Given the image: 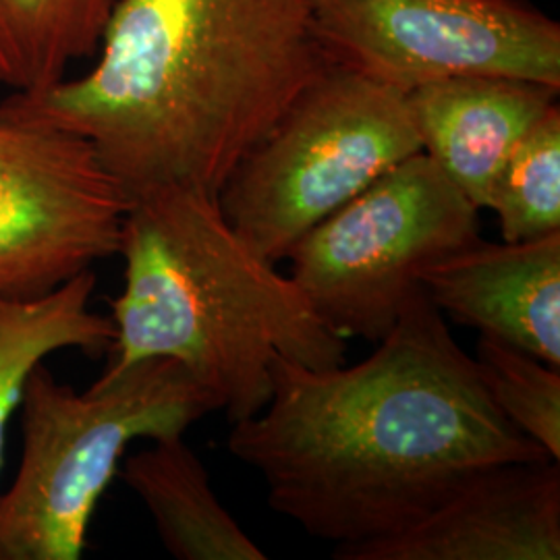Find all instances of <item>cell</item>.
Returning <instances> with one entry per match:
<instances>
[{"label":"cell","mask_w":560,"mask_h":560,"mask_svg":"<svg viewBox=\"0 0 560 560\" xmlns=\"http://www.w3.org/2000/svg\"><path fill=\"white\" fill-rule=\"evenodd\" d=\"M229 451L275 513L332 550L411 525L488 465L550 459L497 409L423 289L360 363L277 360L272 397L233 423Z\"/></svg>","instance_id":"6da1fadb"},{"label":"cell","mask_w":560,"mask_h":560,"mask_svg":"<svg viewBox=\"0 0 560 560\" xmlns=\"http://www.w3.org/2000/svg\"><path fill=\"white\" fill-rule=\"evenodd\" d=\"M94 67L0 101V119L90 141L133 200L219 198L243 156L328 67L310 0H119Z\"/></svg>","instance_id":"7a4b0ae2"},{"label":"cell","mask_w":560,"mask_h":560,"mask_svg":"<svg viewBox=\"0 0 560 560\" xmlns=\"http://www.w3.org/2000/svg\"><path fill=\"white\" fill-rule=\"evenodd\" d=\"M119 256L125 284L110 301L115 340L102 376L177 361L235 423L268 405L280 358L305 368L345 363L347 340L241 237L217 198L179 187L133 198Z\"/></svg>","instance_id":"3957f363"},{"label":"cell","mask_w":560,"mask_h":560,"mask_svg":"<svg viewBox=\"0 0 560 560\" xmlns=\"http://www.w3.org/2000/svg\"><path fill=\"white\" fill-rule=\"evenodd\" d=\"M20 407V469L0 492V560L81 559L129 444L185 434L219 411L200 382L164 358L101 376L85 393L40 361Z\"/></svg>","instance_id":"277c9868"},{"label":"cell","mask_w":560,"mask_h":560,"mask_svg":"<svg viewBox=\"0 0 560 560\" xmlns=\"http://www.w3.org/2000/svg\"><path fill=\"white\" fill-rule=\"evenodd\" d=\"M418 152L405 92L328 65L243 156L217 201L241 237L279 264L307 231Z\"/></svg>","instance_id":"5b68a950"},{"label":"cell","mask_w":560,"mask_h":560,"mask_svg":"<svg viewBox=\"0 0 560 560\" xmlns=\"http://www.w3.org/2000/svg\"><path fill=\"white\" fill-rule=\"evenodd\" d=\"M478 208L418 152L374 180L289 252V277L340 339L376 345L420 291L421 272L478 240Z\"/></svg>","instance_id":"8992f818"},{"label":"cell","mask_w":560,"mask_h":560,"mask_svg":"<svg viewBox=\"0 0 560 560\" xmlns=\"http://www.w3.org/2000/svg\"><path fill=\"white\" fill-rule=\"evenodd\" d=\"M328 65L409 92L457 75L560 90V23L527 0H310Z\"/></svg>","instance_id":"52a82bcc"},{"label":"cell","mask_w":560,"mask_h":560,"mask_svg":"<svg viewBox=\"0 0 560 560\" xmlns=\"http://www.w3.org/2000/svg\"><path fill=\"white\" fill-rule=\"evenodd\" d=\"M129 203L90 141L0 119V300H38L119 254Z\"/></svg>","instance_id":"ba28073f"},{"label":"cell","mask_w":560,"mask_h":560,"mask_svg":"<svg viewBox=\"0 0 560 560\" xmlns=\"http://www.w3.org/2000/svg\"><path fill=\"white\" fill-rule=\"evenodd\" d=\"M332 559L559 560V460L488 465L411 525Z\"/></svg>","instance_id":"9c48e42d"},{"label":"cell","mask_w":560,"mask_h":560,"mask_svg":"<svg viewBox=\"0 0 560 560\" xmlns=\"http://www.w3.org/2000/svg\"><path fill=\"white\" fill-rule=\"evenodd\" d=\"M420 284L446 320L560 368V231L517 243L478 237L432 261Z\"/></svg>","instance_id":"30bf717a"},{"label":"cell","mask_w":560,"mask_h":560,"mask_svg":"<svg viewBox=\"0 0 560 560\" xmlns=\"http://www.w3.org/2000/svg\"><path fill=\"white\" fill-rule=\"evenodd\" d=\"M559 92L538 81L457 75L409 90L407 104L421 152L481 210L490 208L502 166Z\"/></svg>","instance_id":"8fae6325"},{"label":"cell","mask_w":560,"mask_h":560,"mask_svg":"<svg viewBox=\"0 0 560 560\" xmlns=\"http://www.w3.org/2000/svg\"><path fill=\"white\" fill-rule=\"evenodd\" d=\"M150 442L125 459L119 476L148 509L173 559H268L219 501L206 465L183 434Z\"/></svg>","instance_id":"7c38bea8"},{"label":"cell","mask_w":560,"mask_h":560,"mask_svg":"<svg viewBox=\"0 0 560 560\" xmlns=\"http://www.w3.org/2000/svg\"><path fill=\"white\" fill-rule=\"evenodd\" d=\"M94 289L96 275L85 270L38 300H0V469L7 428L34 368L62 349L90 358L110 351L115 324L90 310Z\"/></svg>","instance_id":"4fadbf2b"},{"label":"cell","mask_w":560,"mask_h":560,"mask_svg":"<svg viewBox=\"0 0 560 560\" xmlns=\"http://www.w3.org/2000/svg\"><path fill=\"white\" fill-rule=\"evenodd\" d=\"M119 0H0V85L36 94L96 57Z\"/></svg>","instance_id":"5bb4252c"},{"label":"cell","mask_w":560,"mask_h":560,"mask_svg":"<svg viewBox=\"0 0 560 560\" xmlns=\"http://www.w3.org/2000/svg\"><path fill=\"white\" fill-rule=\"evenodd\" d=\"M502 241L560 231V106L552 104L517 143L494 185L490 208Z\"/></svg>","instance_id":"9a60e30c"},{"label":"cell","mask_w":560,"mask_h":560,"mask_svg":"<svg viewBox=\"0 0 560 560\" xmlns=\"http://www.w3.org/2000/svg\"><path fill=\"white\" fill-rule=\"evenodd\" d=\"M474 361L502 416L560 460V368L490 337H480Z\"/></svg>","instance_id":"2e32d148"}]
</instances>
